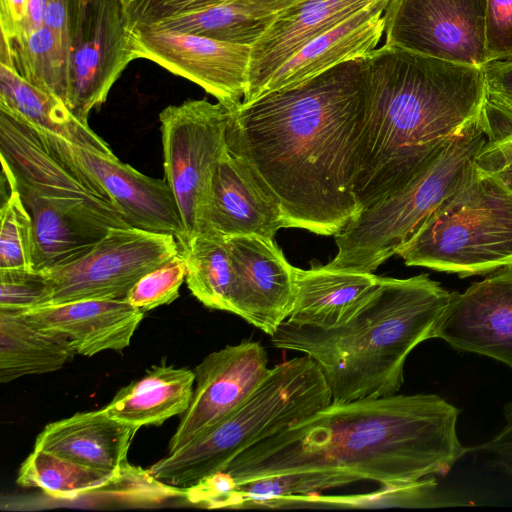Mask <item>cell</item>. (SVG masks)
Masks as SVG:
<instances>
[{
  "instance_id": "cell-1",
  "label": "cell",
  "mask_w": 512,
  "mask_h": 512,
  "mask_svg": "<svg viewBox=\"0 0 512 512\" xmlns=\"http://www.w3.org/2000/svg\"><path fill=\"white\" fill-rule=\"evenodd\" d=\"M458 416L436 394L331 402L246 449L223 471L234 487L274 478L275 508L362 481L409 485L448 474L468 452L457 434Z\"/></svg>"
},
{
  "instance_id": "cell-2",
  "label": "cell",
  "mask_w": 512,
  "mask_h": 512,
  "mask_svg": "<svg viewBox=\"0 0 512 512\" xmlns=\"http://www.w3.org/2000/svg\"><path fill=\"white\" fill-rule=\"evenodd\" d=\"M364 58L231 106L228 151L279 205L284 228L334 236L361 210L354 189L366 118Z\"/></svg>"
},
{
  "instance_id": "cell-3",
  "label": "cell",
  "mask_w": 512,
  "mask_h": 512,
  "mask_svg": "<svg viewBox=\"0 0 512 512\" xmlns=\"http://www.w3.org/2000/svg\"><path fill=\"white\" fill-rule=\"evenodd\" d=\"M366 118L355 197L362 209L406 187L480 113L482 67L382 45L365 58Z\"/></svg>"
},
{
  "instance_id": "cell-4",
  "label": "cell",
  "mask_w": 512,
  "mask_h": 512,
  "mask_svg": "<svg viewBox=\"0 0 512 512\" xmlns=\"http://www.w3.org/2000/svg\"><path fill=\"white\" fill-rule=\"evenodd\" d=\"M450 296L427 274L381 277L378 291L346 324L323 330L285 321L271 343L312 358L334 403L392 396L403 385L409 354L434 338Z\"/></svg>"
},
{
  "instance_id": "cell-5",
  "label": "cell",
  "mask_w": 512,
  "mask_h": 512,
  "mask_svg": "<svg viewBox=\"0 0 512 512\" xmlns=\"http://www.w3.org/2000/svg\"><path fill=\"white\" fill-rule=\"evenodd\" d=\"M332 402L316 362L307 355L272 368L258 388L216 424L152 464L157 480L193 486L225 470L243 451L309 417Z\"/></svg>"
},
{
  "instance_id": "cell-6",
  "label": "cell",
  "mask_w": 512,
  "mask_h": 512,
  "mask_svg": "<svg viewBox=\"0 0 512 512\" xmlns=\"http://www.w3.org/2000/svg\"><path fill=\"white\" fill-rule=\"evenodd\" d=\"M486 143L479 113L406 187L360 210L336 233L337 254L325 265L373 273L380 264L397 255L441 204L462 186Z\"/></svg>"
},
{
  "instance_id": "cell-7",
  "label": "cell",
  "mask_w": 512,
  "mask_h": 512,
  "mask_svg": "<svg viewBox=\"0 0 512 512\" xmlns=\"http://www.w3.org/2000/svg\"><path fill=\"white\" fill-rule=\"evenodd\" d=\"M397 255L460 277L512 269V189L475 165Z\"/></svg>"
},
{
  "instance_id": "cell-8",
  "label": "cell",
  "mask_w": 512,
  "mask_h": 512,
  "mask_svg": "<svg viewBox=\"0 0 512 512\" xmlns=\"http://www.w3.org/2000/svg\"><path fill=\"white\" fill-rule=\"evenodd\" d=\"M0 159L8 187L107 229L130 227L69 142L0 109Z\"/></svg>"
},
{
  "instance_id": "cell-9",
  "label": "cell",
  "mask_w": 512,
  "mask_h": 512,
  "mask_svg": "<svg viewBox=\"0 0 512 512\" xmlns=\"http://www.w3.org/2000/svg\"><path fill=\"white\" fill-rule=\"evenodd\" d=\"M231 106L187 100L159 114L165 180L174 193L184 230L180 251L203 232L213 174L227 151Z\"/></svg>"
},
{
  "instance_id": "cell-10",
  "label": "cell",
  "mask_w": 512,
  "mask_h": 512,
  "mask_svg": "<svg viewBox=\"0 0 512 512\" xmlns=\"http://www.w3.org/2000/svg\"><path fill=\"white\" fill-rule=\"evenodd\" d=\"M179 252L174 235L111 227L82 255L41 270L50 288L46 305L85 299L125 300L140 278Z\"/></svg>"
},
{
  "instance_id": "cell-11",
  "label": "cell",
  "mask_w": 512,
  "mask_h": 512,
  "mask_svg": "<svg viewBox=\"0 0 512 512\" xmlns=\"http://www.w3.org/2000/svg\"><path fill=\"white\" fill-rule=\"evenodd\" d=\"M486 0H389L384 45L482 67Z\"/></svg>"
},
{
  "instance_id": "cell-12",
  "label": "cell",
  "mask_w": 512,
  "mask_h": 512,
  "mask_svg": "<svg viewBox=\"0 0 512 512\" xmlns=\"http://www.w3.org/2000/svg\"><path fill=\"white\" fill-rule=\"evenodd\" d=\"M124 0H87L69 53V107L84 121L136 59Z\"/></svg>"
},
{
  "instance_id": "cell-13",
  "label": "cell",
  "mask_w": 512,
  "mask_h": 512,
  "mask_svg": "<svg viewBox=\"0 0 512 512\" xmlns=\"http://www.w3.org/2000/svg\"><path fill=\"white\" fill-rule=\"evenodd\" d=\"M136 59H148L202 87L218 101H243L249 82L251 46L195 34L131 26Z\"/></svg>"
},
{
  "instance_id": "cell-14",
  "label": "cell",
  "mask_w": 512,
  "mask_h": 512,
  "mask_svg": "<svg viewBox=\"0 0 512 512\" xmlns=\"http://www.w3.org/2000/svg\"><path fill=\"white\" fill-rule=\"evenodd\" d=\"M268 361L265 348L251 339L208 354L194 369L191 402L169 441L168 453L186 445L247 399L268 375Z\"/></svg>"
},
{
  "instance_id": "cell-15",
  "label": "cell",
  "mask_w": 512,
  "mask_h": 512,
  "mask_svg": "<svg viewBox=\"0 0 512 512\" xmlns=\"http://www.w3.org/2000/svg\"><path fill=\"white\" fill-rule=\"evenodd\" d=\"M233 270V314L270 337L295 300L294 266L274 242L255 235L227 237Z\"/></svg>"
},
{
  "instance_id": "cell-16",
  "label": "cell",
  "mask_w": 512,
  "mask_h": 512,
  "mask_svg": "<svg viewBox=\"0 0 512 512\" xmlns=\"http://www.w3.org/2000/svg\"><path fill=\"white\" fill-rule=\"evenodd\" d=\"M17 484L40 489L50 497L62 500L92 496L151 504L179 494L176 487L154 478L149 469L129 464L117 472L106 471L38 449H34L21 464Z\"/></svg>"
},
{
  "instance_id": "cell-17",
  "label": "cell",
  "mask_w": 512,
  "mask_h": 512,
  "mask_svg": "<svg viewBox=\"0 0 512 512\" xmlns=\"http://www.w3.org/2000/svg\"><path fill=\"white\" fill-rule=\"evenodd\" d=\"M434 338L512 368V269L474 282L463 293L451 292Z\"/></svg>"
},
{
  "instance_id": "cell-18",
  "label": "cell",
  "mask_w": 512,
  "mask_h": 512,
  "mask_svg": "<svg viewBox=\"0 0 512 512\" xmlns=\"http://www.w3.org/2000/svg\"><path fill=\"white\" fill-rule=\"evenodd\" d=\"M76 161L104 188L126 223L141 230L171 234L184 243L182 219L167 181L148 177L114 154L107 155L69 142Z\"/></svg>"
},
{
  "instance_id": "cell-19",
  "label": "cell",
  "mask_w": 512,
  "mask_h": 512,
  "mask_svg": "<svg viewBox=\"0 0 512 512\" xmlns=\"http://www.w3.org/2000/svg\"><path fill=\"white\" fill-rule=\"evenodd\" d=\"M376 0H296L280 9L251 46L248 90L257 99L271 76L307 43Z\"/></svg>"
},
{
  "instance_id": "cell-20",
  "label": "cell",
  "mask_w": 512,
  "mask_h": 512,
  "mask_svg": "<svg viewBox=\"0 0 512 512\" xmlns=\"http://www.w3.org/2000/svg\"><path fill=\"white\" fill-rule=\"evenodd\" d=\"M283 227L279 205L227 148L213 174L203 232L273 239Z\"/></svg>"
},
{
  "instance_id": "cell-21",
  "label": "cell",
  "mask_w": 512,
  "mask_h": 512,
  "mask_svg": "<svg viewBox=\"0 0 512 512\" xmlns=\"http://www.w3.org/2000/svg\"><path fill=\"white\" fill-rule=\"evenodd\" d=\"M21 313L35 325L60 333L76 354L88 357L128 347L144 318V311L119 299L77 300Z\"/></svg>"
},
{
  "instance_id": "cell-22",
  "label": "cell",
  "mask_w": 512,
  "mask_h": 512,
  "mask_svg": "<svg viewBox=\"0 0 512 512\" xmlns=\"http://www.w3.org/2000/svg\"><path fill=\"white\" fill-rule=\"evenodd\" d=\"M388 3L389 0H376L307 43L271 76L260 96L296 86L343 62L366 57L384 34Z\"/></svg>"
},
{
  "instance_id": "cell-23",
  "label": "cell",
  "mask_w": 512,
  "mask_h": 512,
  "mask_svg": "<svg viewBox=\"0 0 512 512\" xmlns=\"http://www.w3.org/2000/svg\"><path fill=\"white\" fill-rule=\"evenodd\" d=\"M295 300L289 323L330 330L346 324L375 295L381 277L312 265L294 267Z\"/></svg>"
},
{
  "instance_id": "cell-24",
  "label": "cell",
  "mask_w": 512,
  "mask_h": 512,
  "mask_svg": "<svg viewBox=\"0 0 512 512\" xmlns=\"http://www.w3.org/2000/svg\"><path fill=\"white\" fill-rule=\"evenodd\" d=\"M138 428L111 418L103 408L48 423L34 449L106 471L129 465L127 455Z\"/></svg>"
},
{
  "instance_id": "cell-25",
  "label": "cell",
  "mask_w": 512,
  "mask_h": 512,
  "mask_svg": "<svg viewBox=\"0 0 512 512\" xmlns=\"http://www.w3.org/2000/svg\"><path fill=\"white\" fill-rule=\"evenodd\" d=\"M194 383V370L153 366L121 388L103 409L111 418L138 429L159 426L188 409Z\"/></svg>"
},
{
  "instance_id": "cell-26",
  "label": "cell",
  "mask_w": 512,
  "mask_h": 512,
  "mask_svg": "<svg viewBox=\"0 0 512 512\" xmlns=\"http://www.w3.org/2000/svg\"><path fill=\"white\" fill-rule=\"evenodd\" d=\"M0 109L66 141L107 155L114 153L88 121L77 117L54 95L34 86L0 64Z\"/></svg>"
},
{
  "instance_id": "cell-27",
  "label": "cell",
  "mask_w": 512,
  "mask_h": 512,
  "mask_svg": "<svg viewBox=\"0 0 512 512\" xmlns=\"http://www.w3.org/2000/svg\"><path fill=\"white\" fill-rule=\"evenodd\" d=\"M76 355L68 339L41 328L21 312L0 310V382L61 369Z\"/></svg>"
},
{
  "instance_id": "cell-28",
  "label": "cell",
  "mask_w": 512,
  "mask_h": 512,
  "mask_svg": "<svg viewBox=\"0 0 512 512\" xmlns=\"http://www.w3.org/2000/svg\"><path fill=\"white\" fill-rule=\"evenodd\" d=\"M277 0H228L222 4L146 26L156 30L195 34L252 46L277 12Z\"/></svg>"
},
{
  "instance_id": "cell-29",
  "label": "cell",
  "mask_w": 512,
  "mask_h": 512,
  "mask_svg": "<svg viewBox=\"0 0 512 512\" xmlns=\"http://www.w3.org/2000/svg\"><path fill=\"white\" fill-rule=\"evenodd\" d=\"M0 64L69 107V55L45 25L23 39H1Z\"/></svg>"
},
{
  "instance_id": "cell-30",
  "label": "cell",
  "mask_w": 512,
  "mask_h": 512,
  "mask_svg": "<svg viewBox=\"0 0 512 512\" xmlns=\"http://www.w3.org/2000/svg\"><path fill=\"white\" fill-rule=\"evenodd\" d=\"M186 262V283L204 306L233 313V270L227 237L212 231L196 235L180 251Z\"/></svg>"
},
{
  "instance_id": "cell-31",
  "label": "cell",
  "mask_w": 512,
  "mask_h": 512,
  "mask_svg": "<svg viewBox=\"0 0 512 512\" xmlns=\"http://www.w3.org/2000/svg\"><path fill=\"white\" fill-rule=\"evenodd\" d=\"M0 218V269H34L33 222L16 189H9Z\"/></svg>"
},
{
  "instance_id": "cell-32",
  "label": "cell",
  "mask_w": 512,
  "mask_h": 512,
  "mask_svg": "<svg viewBox=\"0 0 512 512\" xmlns=\"http://www.w3.org/2000/svg\"><path fill=\"white\" fill-rule=\"evenodd\" d=\"M485 98L480 110L487 143L512 134V59L494 61L482 66Z\"/></svg>"
},
{
  "instance_id": "cell-33",
  "label": "cell",
  "mask_w": 512,
  "mask_h": 512,
  "mask_svg": "<svg viewBox=\"0 0 512 512\" xmlns=\"http://www.w3.org/2000/svg\"><path fill=\"white\" fill-rule=\"evenodd\" d=\"M186 273L185 258L179 252L140 278L125 300L144 312L170 304L178 298Z\"/></svg>"
},
{
  "instance_id": "cell-34",
  "label": "cell",
  "mask_w": 512,
  "mask_h": 512,
  "mask_svg": "<svg viewBox=\"0 0 512 512\" xmlns=\"http://www.w3.org/2000/svg\"><path fill=\"white\" fill-rule=\"evenodd\" d=\"M49 283L37 269H0V310L24 312L48 303Z\"/></svg>"
},
{
  "instance_id": "cell-35",
  "label": "cell",
  "mask_w": 512,
  "mask_h": 512,
  "mask_svg": "<svg viewBox=\"0 0 512 512\" xmlns=\"http://www.w3.org/2000/svg\"><path fill=\"white\" fill-rule=\"evenodd\" d=\"M226 1L228 0H124L130 27L155 24Z\"/></svg>"
},
{
  "instance_id": "cell-36",
  "label": "cell",
  "mask_w": 512,
  "mask_h": 512,
  "mask_svg": "<svg viewBox=\"0 0 512 512\" xmlns=\"http://www.w3.org/2000/svg\"><path fill=\"white\" fill-rule=\"evenodd\" d=\"M485 58L512 59V0H486Z\"/></svg>"
},
{
  "instance_id": "cell-37",
  "label": "cell",
  "mask_w": 512,
  "mask_h": 512,
  "mask_svg": "<svg viewBox=\"0 0 512 512\" xmlns=\"http://www.w3.org/2000/svg\"><path fill=\"white\" fill-rule=\"evenodd\" d=\"M87 0H46L44 25L60 40L68 55L76 39Z\"/></svg>"
},
{
  "instance_id": "cell-38",
  "label": "cell",
  "mask_w": 512,
  "mask_h": 512,
  "mask_svg": "<svg viewBox=\"0 0 512 512\" xmlns=\"http://www.w3.org/2000/svg\"><path fill=\"white\" fill-rule=\"evenodd\" d=\"M479 451L512 477V401L504 407V425L490 440L468 451Z\"/></svg>"
},
{
  "instance_id": "cell-39",
  "label": "cell",
  "mask_w": 512,
  "mask_h": 512,
  "mask_svg": "<svg viewBox=\"0 0 512 512\" xmlns=\"http://www.w3.org/2000/svg\"><path fill=\"white\" fill-rule=\"evenodd\" d=\"M512 163V134L495 142L486 143L475 159L477 168L494 174Z\"/></svg>"
},
{
  "instance_id": "cell-40",
  "label": "cell",
  "mask_w": 512,
  "mask_h": 512,
  "mask_svg": "<svg viewBox=\"0 0 512 512\" xmlns=\"http://www.w3.org/2000/svg\"><path fill=\"white\" fill-rule=\"evenodd\" d=\"M28 3L29 0H0L1 38L14 40L20 37Z\"/></svg>"
},
{
  "instance_id": "cell-41",
  "label": "cell",
  "mask_w": 512,
  "mask_h": 512,
  "mask_svg": "<svg viewBox=\"0 0 512 512\" xmlns=\"http://www.w3.org/2000/svg\"><path fill=\"white\" fill-rule=\"evenodd\" d=\"M45 13L46 0H29L28 12L22 27L21 35L20 37L14 40L23 39L26 36H28L32 31L42 27L44 25Z\"/></svg>"
},
{
  "instance_id": "cell-42",
  "label": "cell",
  "mask_w": 512,
  "mask_h": 512,
  "mask_svg": "<svg viewBox=\"0 0 512 512\" xmlns=\"http://www.w3.org/2000/svg\"><path fill=\"white\" fill-rule=\"evenodd\" d=\"M505 185L512 189V163L502 170L494 173Z\"/></svg>"
}]
</instances>
